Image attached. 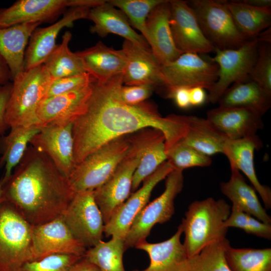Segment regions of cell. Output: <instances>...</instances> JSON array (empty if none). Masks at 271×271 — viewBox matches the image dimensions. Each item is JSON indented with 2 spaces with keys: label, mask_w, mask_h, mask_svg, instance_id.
I'll return each mask as SVG.
<instances>
[{
  "label": "cell",
  "mask_w": 271,
  "mask_h": 271,
  "mask_svg": "<svg viewBox=\"0 0 271 271\" xmlns=\"http://www.w3.org/2000/svg\"><path fill=\"white\" fill-rule=\"evenodd\" d=\"M122 76L118 74L103 83L97 81L84 111L73 122L75 165L107 142L144 128L163 132L166 152L187 133L186 115L163 117L151 103L129 105L122 101L119 90L123 85Z\"/></svg>",
  "instance_id": "1"
},
{
  "label": "cell",
  "mask_w": 271,
  "mask_h": 271,
  "mask_svg": "<svg viewBox=\"0 0 271 271\" xmlns=\"http://www.w3.org/2000/svg\"><path fill=\"white\" fill-rule=\"evenodd\" d=\"M4 190L6 201L33 226L61 216L76 193L53 162L32 146L4 183Z\"/></svg>",
  "instance_id": "2"
},
{
  "label": "cell",
  "mask_w": 271,
  "mask_h": 271,
  "mask_svg": "<svg viewBox=\"0 0 271 271\" xmlns=\"http://www.w3.org/2000/svg\"><path fill=\"white\" fill-rule=\"evenodd\" d=\"M230 212V206L224 200L211 197L189 205L181 223L185 235L183 244L189 258L210 243L226 238L228 228L224 222Z\"/></svg>",
  "instance_id": "3"
},
{
  "label": "cell",
  "mask_w": 271,
  "mask_h": 271,
  "mask_svg": "<svg viewBox=\"0 0 271 271\" xmlns=\"http://www.w3.org/2000/svg\"><path fill=\"white\" fill-rule=\"evenodd\" d=\"M53 80L44 64L25 70L13 80L5 115L10 128L38 125L37 111Z\"/></svg>",
  "instance_id": "4"
},
{
  "label": "cell",
  "mask_w": 271,
  "mask_h": 271,
  "mask_svg": "<svg viewBox=\"0 0 271 271\" xmlns=\"http://www.w3.org/2000/svg\"><path fill=\"white\" fill-rule=\"evenodd\" d=\"M150 128L130 134V148L110 177L94 190L95 202L106 224L114 211L129 197L134 173L139 164Z\"/></svg>",
  "instance_id": "5"
},
{
  "label": "cell",
  "mask_w": 271,
  "mask_h": 271,
  "mask_svg": "<svg viewBox=\"0 0 271 271\" xmlns=\"http://www.w3.org/2000/svg\"><path fill=\"white\" fill-rule=\"evenodd\" d=\"M130 134L116 138L103 145L75 165L68 177L75 192L94 190L102 185L128 152Z\"/></svg>",
  "instance_id": "6"
},
{
  "label": "cell",
  "mask_w": 271,
  "mask_h": 271,
  "mask_svg": "<svg viewBox=\"0 0 271 271\" xmlns=\"http://www.w3.org/2000/svg\"><path fill=\"white\" fill-rule=\"evenodd\" d=\"M32 228L10 203L0 206V271H21L31 260Z\"/></svg>",
  "instance_id": "7"
},
{
  "label": "cell",
  "mask_w": 271,
  "mask_h": 271,
  "mask_svg": "<svg viewBox=\"0 0 271 271\" xmlns=\"http://www.w3.org/2000/svg\"><path fill=\"white\" fill-rule=\"evenodd\" d=\"M190 3L203 34L215 48L236 49L249 40L236 26L226 1L193 0Z\"/></svg>",
  "instance_id": "8"
},
{
  "label": "cell",
  "mask_w": 271,
  "mask_h": 271,
  "mask_svg": "<svg viewBox=\"0 0 271 271\" xmlns=\"http://www.w3.org/2000/svg\"><path fill=\"white\" fill-rule=\"evenodd\" d=\"M165 179L163 193L147 204L134 219L123 240L125 250L146 240L154 225L168 221L174 215V200L184 186L183 171L173 170Z\"/></svg>",
  "instance_id": "9"
},
{
  "label": "cell",
  "mask_w": 271,
  "mask_h": 271,
  "mask_svg": "<svg viewBox=\"0 0 271 271\" xmlns=\"http://www.w3.org/2000/svg\"><path fill=\"white\" fill-rule=\"evenodd\" d=\"M259 40H249L236 49L215 48L211 61L218 67V78L207 96V102L215 104L231 84L250 79L256 62Z\"/></svg>",
  "instance_id": "10"
},
{
  "label": "cell",
  "mask_w": 271,
  "mask_h": 271,
  "mask_svg": "<svg viewBox=\"0 0 271 271\" xmlns=\"http://www.w3.org/2000/svg\"><path fill=\"white\" fill-rule=\"evenodd\" d=\"M62 216L73 236L86 248L102 240L104 224L94 190L76 192Z\"/></svg>",
  "instance_id": "11"
},
{
  "label": "cell",
  "mask_w": 271,
  "mask_h": 271,
  "mask_svg": "<svg viewBox=\"0 0 271 271\" xmlns=\"http://www.w3.org/2000/svg\"><path fill=\"white\" fill-rule=\"evenodd\" d=\"M165 88L200 87L209 91L218 78V67L198 54L183 53L170 63L161 65Z\"/></svg>",
  "instance_id": "12"
},
{
  "label": "cell",
  "mask_w": 271,
  "mask_h": 271,
  "mask_svg": "<svg viewBox=\"0 0 271 271\" xmlns=\"http://www.w3.org/2000/svg\"><path fill=\"white\" fill-rule=\"evenodd\" d=\"M98 0H19L0 9V29L28 22L55 20L69 7L92 8Z\"/></svg>",
  "instance_id": "13"
},
{
  "label": "cell",
  "mask_w": 271,
  "mask_h": 271,
  "mask_svg": "<svg viewBox=\"0 0 271 271\" xmlns=\"http://www.w3.org/2000/svg\"><path fill=\"white\" fill-rule=\"evenodd\" d=\"M86 249L70 232L62 215L47 223L33 226L31 261L53 254L82 257Z\"/></svg>",
  "instance_id": "14"
},
{
  "label": "cell",
  "mask_w": 271,
  "mask_h": 271,
  "mask_svg": "<svg viewBox=\"0 0 271 271\" xmlns=\"http://www.w3.org/2000/svg\"><path fill=\"white\" fill-rule=\"evenodd\" d=\"M174 170L167 160L144 181L142 187L130 194L127 199L114 211L104 225L106 237L124 239L134 219L148 204L154 187Z\"/></svg>",
  "instance_id": "15"
},
{
  "label": "cell",
  "mask_w": 271,
  "mask_h": 271,
  "mask_svg": "<svg viewBox=\"0 0 271 271\" xmlns=\"http://www.w3.org/2000/svg\"><path fill=\"white\" fill-rule=\"evenodd\" d=\"M169 2L170 26L177 49L183 53L198 54L214 52V46L203 34L188 3L182 0H171Z\"/></svg>",
  "instance_id": "16"
},
{
  "label": "cell",
  "mask_w": 271,
  "mask_h": 271,
  "mask_svg": "<svg viewBox=\"0 0 271 271\" xmlns=\"http://www.w3.org/2000/svg\"><path fill=\"white\" fill-rule=\"evenodd\" d=\"M73 123L40 126V130L31 140V146L46 155L59 171L68 178L74 170Z\"/></svg>",
  "instance_id": "17"
},
{
  "label": "cell",
  "mask_w": 271,
  "mask_h": 271,
  "mask_svg": "<svg viewBox=\"0 0 271 271\" xmlns=\"http://www.w3.org/2000/svg\"><path fill=\"white\" fill-rule=\"evenodd\" d=\"M96 81L93 77L75 90L46 98L37 111L38 125L73 123L84 111Z\"/></svg>",
  "instance_id": "18"
},
{
  "label": "cell",
  "mask_w": 271,
  "mask_h": 271,
  "mask_svg": "<svg viewBox=\"0 0 271 271\" xmlns=\"http://www.w3.org/2000/svg\"><path fill=\"white\" fill-rule=\"evenodd\" d=\"M262 115L254 109L219 106L208 110L206 119L229 140L254 137L263 128Z\"/></svg>",
  "instance_id": "19"
},
{
  "label": "cell",
  "mask_w": 271,
  "mask_h": 271,
  "mask_svg": "<svg viewBox=\"0 0 271 271\" xmlns=\"http://www.w3.org/2000/svg\"><path fill=\"white\" fill-rule=\"evenodd\" d=\"M90 8H70L57 22L47 27H37L30 37L25 52V70L43 64L56 47V39L61 30L64 27H71L76 20L86 19Z\"/></svg>",
  "instance_id": "20"
},
{
  "label": "cell",
  "mask_w": 271,
  "mask_h": 271,
  "mask_svg": "<svg viewBox=\"0 0 271 271\" xmlns=\"http://www.w3.org/2000/svg\"><path fill=\"white\" fill-rule=\"evenodd\" d=\"M170 16L169 1L164 0L151 11L146 22V40L160 65L172 62L183 53L175 44L170 26Z\"/></svg>",
  "instance_id": "21"
},
{
  "label": "cell",
  "mask_w": 271,
  "mask_h": 271,
  "mask_svg": "<svg viewBox=\"0 0 271 271\" xmlns=\"http://www.w3.org/2000/svg\"><path fill=\"white\" fill-rule=\"evenodd\" d=\"M122 50L126 60L122 76L123 84L128 86L149 84L164 86L161 65L151 48L125 40Z\"/></svg>",
  "instance_id": "22"
},
{
  "label": "cell",
  "mask_w": 271,
  "mask_h": 271,
  "mask_svg": "<svg viewBox=\"0 0 271 271\" xmlns=\"http://www.w3.org/2000/svg\"><path fill=\"white\" fill-rule=\"evenodd\" d=\"M182 233L180 224L175 233L166 240L149 243L145 240L138 242L134 247L146 251L150 262L144 269L132 271H188L189 258L181 242Z\"/></svg>",
  "instance_id": "23"
},
{
  "label": "cell",
  "mask_w": 271,
  "mask_h": 271,
  "mask_svg": "<svg viewBox=\"0 0 271 271\" xmlns=\"http://www.w3.org/2000/svg\"><path fill=\"white\" fill-rule=\"evenodd\" d=\"M86 19L94 23L90 29L92 33L102 37L110 33L118 35L140 46L150 48L145 37L131 28L125 14L107 1L90 8Z\"/></svg>",
  "instance_id": "24"
},
{
  "label": "cell",
  "mask_w": 271,
  "mask_h": 271,
  "mask_svg": "<svg viewBox=\"0 0 271 271\" xmlns=\"http://www.w3.org/2000/svg\"><path fill=\"white\" fill-rule=\"evenodd\" d=\"M262 147L257 136L239 140H229L224 148L223 154L230 165H234L249 179L253 188L259 194L266 209L271 208V190L258 181L254 165V152Z\"/></svg>",
  "instance_id": "25"
},
{
  "label": "cell",
  "mask_w": 271,
  "mask_h": 271,
  "mask_svg": "<svg viewBox=\"0 0 271 271\" xmlns=\"http://www.w3.org/2000/svg\"><path fill=\"white\" fill-rule=\"evenodd\" d=\"M76 53L86 72L98 82H105L124 72L126 60L122 49L115 50L99 41L94 46Z\"/></svg>",
  "instance_id": "26"
},
{
  "label": "cell",
  "mask_w": 271,
  "mask_h": 271,
  "mask_svg": "<svg viewBox=\"0 0 271 271\" xmlns=\"http://www.w3.org/2000/svg\"><path fill=\"white\" fill-rule=\"evenodd\" d=\"M41 24L28 22L0 29V54L9 66L12 80L25 71L26 47L32 34Z\"/></svg>",
  "instance_id": "27"
},
{
  "label": "cell",
  "mask_w": 271,
  "mask_h": 271,
  "mask_svg": "<svg viewBox=\"0 0 271 271\" xmlns=\"http://www.w3.org/2000/svg\"><path fill=\"white\" fill-rule=\"evenodd\" d=\"M231 177L227 182H221V192L232 202L245 213L259 221L271 224V217L262 206L255 189L245 181L240 171L233 165H230Z\"/></svg>",
  "instance_id": "28"
},
{
  "label": "cell",
  "mask_w": 271,
  "mask_h": 271,
  "mask_svg": "<svg viewBox=\"0 0 271 271\" xmlns=\"http://www.w3.org/2000/svg\"><path fill=\"white\" fill-rule=\"evenodd\" d=\"M188 128L181 140L197 151L210 157L223 154L229 139L206 118L187 116Z\"/></svg>",
  "instance_id": "29"
},
{
  "label": "cell",
  "mask_w": 271,
  "mask_h": 271,
  "mask_svg": "<svg viewBox=\"0 0 271 271\" xmlns=\"http://www.w3.org/2000/svg\"><path fill=\"white\" fill-rule=\"evenodd\" d=\"M40 130V126H17L11 128L10 133L0 137V168L5 167L2 179L6 182L12 171L20 163L32 139Z\"/></svg>",
  "instance_id": "30"
},
{
  "label": "cell",
  "mask_w": 271,
  "mask_h": 271,
  "mask_svg": "<svg viewBox=\"0 0 271 271\" xmlns=\"http://www.w3.org/2000/svg\"><path fill=\"white\" fill-rule=\"evenodd\" d=\"M217 103L219 106L251 108L263 116L271 107V95L256 82L249 79L233 84Z\"/></svg>",
  "instance_id": "31"
},
{
  "label": "cell",
  "mask_w": 271,
  "mask_h": 271,
  "mask_svg": "<svg viewBox=\"0 0 271 271\" xmlns=\"http://www.w3.org/2000/svg\"><path fill=\"white\" fill-rule=\"evenodd\" d=\"M234 23L248 40L256 39L270 27L271 7H256L242 1H226Z\"/></svg>",
  "instance_id": "32"
},
{
  "label": "cell",
  "mask_w": 271,
  "mask_h": 271,
  "mask_svg": "<svg viewBox=\"0 0 271 271\" xmlns=\"http://www.w3.org/2000/svg\"><path fill=\"white\" fill-rule=\"evenodd\" d=\"M167 160L164 134L159 130L151 128L140 161L133 176L131 191L138 190L141 183Z\"/></svg>",
  "instance_id": "33"
},
{
  "label": "cell",
  "mask_w": 271,
  "mask_h": 271,
  "mask_svg": "<svg viewBox=\"0 0 271 271\" xmlns=\"http://www.w3.org/2000/svg\"><path fill=\"white\" fill-rule=\"evenodd\" d=\"M71 37L70 32H65L61 44L56 45L43 63L53 80L86 72L80 57L69 48Z\"/></svg>",
  "instance_id": "34"
},
{
  "label": "cell",
  "mask_w": 271,
  "mask_h": 271,
  "mask_svg": "<svg viewBox=\"0 0 271 271\" xmlns=\"http://www.w3.org/2000/svg\"><path fill=\"white\" fill-rule=\"evenodd\" d=\"M225 257L230 271H271V248H236L229 245Z\"/></svg>",
  "instance_id": "35"
},
{
  "label": "cell",
  "mask_w": 271,
  "mask_h": 271,
  "mask_svg": "<svg viewBox=\"0 0 271 271\" xmlns=\"http://www.w3.org/2000/svg\"><path fill=\"white\" fill-rule=\"evenodd\" d=\"M125 250L122 239L111 237L108 241L101 240L87 249L83 257L97 266L101 271H125L123 263Z\"/></svg>",
  "instance_id": "36"
},
{
  "label": "cell",
  "mask_w": 271,
  "mask_h": 271,
  "mask_svg": "<svg viewBox=\"0 0 271 271\" xmlns=\"http://www.w3.org/2000/svg\"><path fill=\"white\" fill-rule=\"evenodd\" d=\"M229 245L226 238L210 243L198 255L189 258L188 271H230L225 257Z\"/></svg>",
  "instance_id": "37"
},
{
  "label": "cell",
  "mask_w": 271,
  "mask_h": 271,
  "mask_svg": "<svg viewBox=\"0 0 271 271\" xmlns=\"http://www.w3.org/2000/svg\"><path fill=\"white\" fill-rule=\"evenodd\" d=\"M164 0H109L107 2L119 9L130 25L139 30L146 40V22L151 11Z\"/></svg>",
  "instance_id": "38"
},
{
  "label": "cell",
  "mask_w": 271,
  "mask_h": 271,
  "mask_svg": "<svg viewBox=\"0 0 271 271\" xmlns=\"http://www.w3.org/2000/svg\"><path fill=\"white\" fill-rule=\"evenodd\" d=\"M166 155L167 160L174 170L181 171L192 167H208L212 164L210 157L197 151L181 140L169 149Z\"/></svg>",
  "instance_id": "39"
},
{
  "label": "cell",
  "mask_w": 271,
  "mask_h": 271,
  "mask_svg": "<svg viewBox=\"0 0 271 271\" xmlns=\"http://www.w3.org/2000/svg\"><path fill=\"white\" fill-rule=\"evenodd\" d=\"M226 227H235L246 233L267 240L271 239V224L264 223L232 205L231 212L224 222Z\"/></svg>",
  "instance_id": "40"
},
{
  "label": "cell",
  "mask_w": 271,
  "mask_h": 271,
  "mask_svg": "<svg viewBox=\"0 0 271 271\" xmlns=\"http://www.w3.org/2000/svg\"><path fill=\"white\" fill-rule=\"evenodd\" d=\"M249 78L271 95V43L259 40L257 57Z\"/></svg>",
  "instance_id": "41"
},
{
  "label": "cell",
  "mask_w": 271,
  "mask_h": 271,
  "mask_svg": "<svg viewBox=\"0 0 271 271\" xmlns=\"http://www.w3.org/2000/svg\"><path fill=\"white\" fill-rule=\"evenodd\" d=\"M82 257L70 254H53L39 260L27 262L21 271H70L73 264Z\"/></svg>",
  "instance_id": "42"
},
{
  "label": "cell",
  "mask_w": 271,
  "mask_h": 271,
  "mask_svg": "<svg viewBox=\"0 0 271 271\" xmlns=\"http://www.w3.org/2000/svg\"><path fill=\"white\" fill-rule=\"evenodd\" d=\"M93 77L88 73L54 79L46 98L68 92L89 83Z\"/></svg>",
  "instance_id": "43"
},
{
  "label": "cell",
  "mask_w": 271,
  "mask_h": 271,
  "mask_svg": "<svg viewBox=\"0 0 271 271\" xmlns=\"http://www.w3.org/2000/svg\"><path fill=\"white\" fill-rule=\"evenodd\" d=\"M155 86L144 84L139 85H122L119 90L121 100L129 105H137L143 102L152 94Z\"/></svg>",
  "instance_id": "44"
},
{
  "label": "cell",
  "mask_w": 271,
  "mask_h": 271,
  "mask_svg": "<svg viewBox=\"0 0 271 271\" xmlns=\"http://www.w3.org/2000/svg\"><path fill=\"white\" fill-rule=\"evenodd\" d=\"M13 83L8 82L0 86V135L4 136L10 128L5 118L6 109L10 97Z\"/></svg>",
  "instance_id": "45"
},
{
  "label": "cell",
  "mask_w": 271,
  "mask_h": 271,
  "mask_svg": "<svg viewBox=\"0 0 271 271\" xmlns=\"http://www.w3.org/2000/svg\"><path fill=\"white\" fill-rule=\"evenodd\" d=\"M166 96L173 99L176 105L182 109L191 107L189 96V88L183 87L165 88Z\"/></svg>",
  "instance_id": "46"
},
{
  "label": "cell",
  "mask_w": 271,
  "mask_h": 271,
  "mask_svg": "<svg viewBox=\"0 0 271 271\" xmlns=\"http://www.w3.org/2000/svg\"><path fill=\"white\" fill-rule=\"evenodd\" d=\"M205 89L200 87L189 88L190 102L191 106H199L207 101Z\"/></svg>",
  "instance_id": "47"
},
{
  "label": "cell",
  "mask_w": 271,
  "mask_h": 271,
  "mask_svg": "<svg viewBox=\"0 0 271 271\" xmlns=\"http://www.w3.org/2000/svg\"><path fill=\"white\" fill-rule=\"evenodd\" d=\"M70 271H101L99 267L84 257H81L71 266Z\"/></svg>",
  "instance_id": "48"
},
{
  "label": "cell",
  "mask_w": 271,
  "mask_h": 271,
  "mask_svg": "<svg viewBox=\"0 0 271 271\" xmlns=\"http://www.w3.org/2000/svg\"><path fill=\"white\" fill-rule=\"evenodd\" d=\"M12 80L9 66L2 55L0 54V86L8 83Z\"/></svg>",
  "instance_id": "49"
},
{
  "label": "cell",
  "mask_w": 271,
  "mask_h": 271,
  "mask_svg": "<svg viewBox=\"0 0 271 271\" xmlns=\"http://www.w3.org/2000/svg\"><path fill=\"white\" fill-rule=\"evenodd\" d=\"M242 1L256 7H271L270 0H243Z\"/></svg>",
  "instance_id": "50"
},
{
  "label": "cell",
  "mask_w": 271,
  "mask_h": 271,
  "mask_svg": "<svg viewBox=\"0 0 271 271\" xmlns=\"http://www.w3.org/2000/svg\"><path fill=\"white\" fill-rule=\"evenodd\" d=\"M6 201L4 190V183L2 179L0 180V206Z\"/></svg>",
  "instance_id": "51"
}]
</instances>
